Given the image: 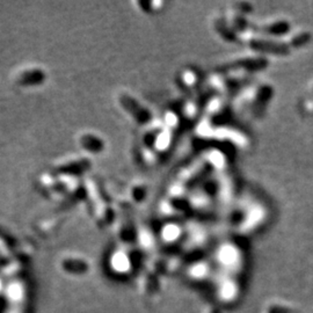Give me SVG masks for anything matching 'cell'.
<instances>
[{
    "instance_id": "obj_1",
    "label": "cell",
    "mask_w": 313,
    "mask_h": 313,
    "mask_svg": "<svg viewBox=\"0 0 313 313\" xmlns=\"http://www.w3.org/2000/svg\"><path fill=\"white\" fill-rule=\"evenodd\" d=\"M44 78L43 71L36 68H26L19 70L15 76V81L22 86H33L41 82Z\"/></svg>"
}]
</instances>
